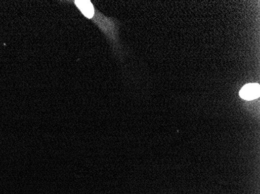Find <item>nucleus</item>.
Returning a JSON list of instances; mask_svg holds the SVG:
<instances>
[{
    "label": "nucleus",
    "mask_w": 260,
    "mask_h": 194,
    "mask_svg": "<svg viewBox=\"0 0 260 194\" xmlns=\"http://www.w3.org/2000/svg\"><path fill=\"white\" fill-rule=\"evenodd\" d=\"M260 91L259 84L249 83L242 88L239 92V96L243 100L251 101L260 97Z\"/></svg>",
    "instance_id": "1"
},
{
    "label": "nucleus",
    "mask_w": 260,
    "mask_h": 194,
    "mask_svg": "<svg viewBox=\"0 0 260 194\" xmlns=\"http://www.w3.org/2000/svg\"><path fill=\"white\" fill-rule=\"evenodd\" d=\"M76 5L78 6L85 17L91 18L93 16V7L90 1H76Z\"/></svg>",
    "instance_id": "2"
}]
</instances>
